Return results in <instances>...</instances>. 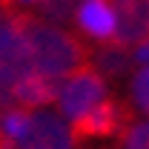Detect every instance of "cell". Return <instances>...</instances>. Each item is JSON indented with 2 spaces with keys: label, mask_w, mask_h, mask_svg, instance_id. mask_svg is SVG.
<instances>
[{
  "label": "cell",
  "mask_w": 149,
  "mask_h": 149,
  "mask_svg": "<svg viewBox=\"0 0 149 149\" xmlns=\"http://www.w3.org/2000/svg\"><path fill=\"white\" fill-rule=\"evenodd\" d=\"M77 9V0H40L37 3V12L40 17L49 20V23H63L69 20Z\"/></svg>",
  "instance_id": "30bf717a"
},
{
  "label": "cell",
  "mask_w": 149,
  "mask_h": 149,
  "mask_svg": "<svg viewBox=\"0 0 149 149\" xmlns=\"http://www.w3.org/2000/svg\"><path fill=\"white\" fill-rule=\"evenodd\" d=\"M106 95H109L106 77L89 63V66L77 69L74 74L63 77V83L57 86V106L63 112V118L74 120V118L86 115L92 106H97Z\"/></svg>",
  "instance_id": "3957f363"
},
{
  "label": "cell",
  "mask_w": 149,
  "mask_h": 149,
  "mask_svg": "<svg viewBox=\"0 0 149 149\" xmlns=\"http://www.w3.org/2000/svg\"><path fill=\"white\" fill-rule=\"evenodd\" d=\"M74 20H77V29L89 40H97V43L115 40L118 23H115V9L109 0H80L74 9Z\"/></svg>",
  "instance_id": "8992f818"
},
{
  "label": "cell",
  "mask_w": 149,
  "mask_h": 149,
  "mask_svg": "<svg viewBox=\"0 0 149 149\" xmlns=\"http://www.w3.org/2000/svg\"><path fill=\"white\" fill-rule=\"evenodd\" d=\"M129 123H132L129 103L106 95L86 115L74 118L69 123V129H72L74 143H83V141H100V138H120V132L126 129Z\"/></svg>",
  "instance_id": "7a4b0ae2"
},
{
  "label": "cell",
  "mask_w": 149,
  "mask_h": 149,
  "mask_svg": "<svg viewBox=\"0 0 149 149\" xmlns=\"http://www.w3.org/2000/svg\"><path fill=\"white\" fill-rule=\"evenodd\" d=\"M72 129L69 123H63V118L55 112H43L37 109L29 115L26 132L20 135L17 149H74Z\"/></svg>",
  "instance_id": "277c9868"
},
{
  "label": "cell",
  "mask_w": 149,
  "mask_h": 149,
  "mask_svg": "<svg viewBox=\"0 0 149 149\" xmlns=\"http://www.w3.org/2000/svg\"><path fill=\"white\" fill-rule=\"evenodd\" d=\"M132 57H135V63H138V66H149V37H146V40H141V43L135 46Z\"/></svg>",
  "instance_id": "7c38bea8"
},
{
  "label": "cell",
  "mask_w": 149,
  "mask_h": 149,
  "mask_svg": "<svg viewBox=\"0 0 149 149\" xmlns=\"http://www.w3.org/2000/svg\"><path fill=\"white\" fill-rule=\"evenodd\" d=\"M15 3H40V0H15Z\"/></svg>",
  "instance_id": "4fadbf2b"
},
{
  "label": "cell",
  "mask_w": 149,
  "mask_h": 149,
  "mask_svg": "<svg viewBox=\"0 0 149 149\" xmlns=\"http://www.w3.org/2000/svg\"><path fill=\"white\" fill-rule=\"evenodd\" d=\"M115 9V40L118 46H138L149 37V0H109Z\"/></svg>",
  "instance_id": "5b68a950"
},
{
  "label": "cell",
  "mask_w": 149,
  "mask_h": 149,
  "mask_svg": "<svg viewBox=\"0 0 149 149\" xmlns=\"http://www.w3.org/2000/svg\"><path fill=\"white\" fill-rule=\"evenodd\" d=\"M9 97L15 106H23V109H43L57 100V83L40 72H29L9 89Z\"/></svg>",
  "instance_id": "52a82bcc"
},
{
  "label": "cell",
  "mask_w": 149,
  "mask_h": 149,
  "mask_svg": "<svg viewBox=\"0 0 149 149\" xmlns=\"http://www.w3.org/2000/svg\"><path fill=\"white\" fill-rule=\"evenodd\" d=\"M118 141L120 149H149V120H132Z\"/></svg>",
  "instance_id": "8fae6325"
},
{
  "label": "cell",
  "mask_w": 149,
  "mask_h": 149,
  "mask_svg": "<svg viewBox=\"0 0 149 149\" xmlns=\"http://www.w3.org/2000/svg\"><path fill=\"white\" fill-rule=\"evenodd\" d=\"M92 60H95V69L109 77H123V74L132 72V63L135 57L126 46H118V43H103L97 52H92Z\"/></svg>",
  "instance_id": "ba28073f"
},
{
  "label": "cell",
  "mask_w": 149,
  "mask_h": 149,
  "mask_svg": "<svg viewBox=\"0 0 149 149\" xmlns=\"http://www.w3.org/2000/svg\"><path fill=\"white\" fill-rule=\"evenodd\" d=\"M15 26L23 35V43L35 63V72L46 74L52 80H63L92 63L89 46H83L77 35L37 17L32 12H23L15 6Z\"/></svg>",
  "instance_id": "6da1fadb"
},
{
  "label": "cell",
  "mask_w": 149,
  "mask_h": 149,
  "mask_svg": "<svg viewBox=\"0 0 149 149\" xmlns=\"http://www.w3.org/2000/svg\"><path fill=\"white\" fill-rule=\"evenodd\" d=\"M129 100H132L135 109H141V112H146V115H149V66H141L138 72L132 74Z\"/></svg>",
  "instance_id": "9c48e42d"
}]
</instances>
